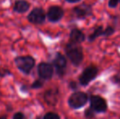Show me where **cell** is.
I'll use <instances>...</instances> for the list:
<instances>
[{
  "instance_id": "1",
  "label": "cell",
  "mask_w": 120,
  "mask_h": 119,
  "mask_svg": "<svg viewBox=\"0 0 120 119\" xmlns=\"http://www.w3.org/2000/svg\"><path fill=\"white\" fill-rule=\"evenodd\" d=\"M65 53L71 63L76 66H78L82 61L83 59L82 49L79 45H78V43H74L72 42L69 43L65 47Z\"/></svg>"
},
{
  "instance_id": "2",
  "label": "cell",
  "mask_w": 120,
  "mask_h": 119,
  "mask_svg": "<svg viewBox=\"0 0 120 119\" xmlns=\"http://www.w3.org/2000/svg\"><path fill=\"white\" fill-rule=\"evenodd\" d=\"M88 100V95L82 91H75L69 97L68 105L74 109H79L87 104Z\"/></svg>"
},
{
  "instance_id": "3",
  "label": "cell",
  "mask_w": 120,
  "mask_h": 119,
  "mask_svg": "<svg viewBox=\"0 0 120 119\" xmlns=\"http://www.w3.org/2000/svg\"><path fill=\"white\" fill-rule=\"evenodd\" d=\"M16 67L25 74H29L35 65V60L32 56H18L15 59Z\"/></svg>"
},
{
  "instance_id": "4",
  "label": "cell",
  "mask_w": 120,
  "mask_h": 119,
  "mask_svg": "<svg viewBox=\"0 0 120 119\" xmlns=\"http://www.w3.org/2000/svg\"><path fill=\"white\" fill-rule=\"evenodd\" d=\"M98 73V69L94 65L86 68L79 77V83L82 86H87L92 80L96 78Z\"/></svg>"
},
{
  "instance_id": "5",
  "label": "cell",
  "mask_w": 120,
  "mask_h": 119,
  "mask_svg": "<svg viewBox=\"0 0 120 119\" xmlns=\"http://www.w3.org/2000/svg\"><path fill=\"white\" fill-rule=\"evenodd\" d=\"M90 104L91 108L96 113H105L108 108L106 100L100 95H92L90 98Z\"/></svg>"
},
{
  "instance_id": "6",
  "label": "cell",
  "mask_w": 120,
  "mask_h": 119,
  "mask_svg": "<svg viewBox=\"0 0 120 119\" xmlns=\"http://www.w3.org/2000/svg\"><path fill=\"white\" fill-rule=\"evenodd\" d=\"M45 19H46V14L44 10L41 7L34 8L28 16L29 21L35 25L43 24L45 21Z\"/></svg>"
},
{
  "instance_id": "7",
  "label": "cell",
  "mask_w": 120,
  "mask_h": 119,
  "mask_svg": "<svg viewBox=\"0 0 120 119\" xmlns=\"http://www.w3.org/2000/svg\"><path fill=\"white\" fill-rule=\"evenodd\" d=\"M38 73L42 79L49 80L53 75V67L46 62H42L38 66Z\"/></svg>"
},
{
  "instance_id": "8",
  "label": "cell",
  "mask_w": 120,
  "mask_h": 119,
  "mask_svg": "<svg viewBox=\"0 0 120 119\" xmlns=\"http://www.w3.org/2000/svg\"><path fill=\"white\" fill-rule=\"evenodd\" d=\"M53 65L55 66L56 69L57 73L60 76H62L65 73V68H66V58L60 53H56L53 60Z\"/></svg>"
},
{
  "instance_id": "9",
  "label": "cell",
  "mask_w": 120,
  "mask_h": 119,
  "mask_svg": "<svg viewBox=\"0 0 120 119\" xmlns=\"http://www.w3.org/2000/svg\"><path fill=\"white\" fill-rule=\"evenodd\" d=\"M48 18L52 22H57L59 21L64 16V11L59 6H52L49 7L48 11Z\"/></svg>"
},
{
  "instance_id": "10",
  "label": "cell",
  "mask_w": 120,
  "mask_h": 119,
  "mask_svg": "<svg viewBox=\"0 0 120 119\" xmlns=\"http://www.w3.org/2000/svg\"><path fill=\"white\" fill-rule=\"evenodd\" d=\"M73 11H74V13L77 17H85V16H87L92 14V7L89 6V5L82 4L80 6L74 7Z\"/></svg>"
},
{
  "instance_id": "11",
  "label": "cell",
  "mask_w": 120,
  "mask_h": 119,
  "mask_svg": "<svg viewBox=\"0 0 120 119\" xmlns=\"http://www.w3.org/2000/svg\"><path fill=\"white\" fill-rule=\"evenodd\" d=\"M70 42L74 43H81L85 40V35L81 30L78 29H74L70 32Z\"/></svg>"
},
{
  "instance_id": "12",
  "label": "cell",
  "mask_w": 120,
  "mask_h": 119,
  "mask_svg": "<svg viewBox=\"0 0 120 119\" xmlns=\"http://www.w3.org/2000/svg\"><path fill=\"white\" fill-rule=\"evenodd\" d=\"M58 91L56 90H48L44 94V100L48 105H55L57 102Z\"/></svg>"
},
{
  "instance_id": "13",
  "label": "cell",
  "mask_w": 120,
  "mask_h": 119,
  "mask_svg": "<svg viewBox=\"0 0 120 119\" xmlns=\"http://www.w3.org/2000/svg\"><path fill=\"white\" fill-rule=\"evenodd\" d=\"M30 3L25 0H18L15 3L13 10L18 13H24L30 9Z\"/></svg>"
},
{
  "instance_id": "14",
  "label": "cell",
  "mask_w": 120,
  "mask_h": 119,
  "mask_svg": "<svg viewBox=\"0 0 120 119\" xmlns=\"http://www.w3.org/2000/svg\"><path fill=\"white\" fill-rule=\"evenodd\" d=\"M104 34V29H103L102 26H99L97 27L96 29H95V30L93 31V33L89 36V41H93L95 40L97 37H100V36H103Z\"/></svg>"
},
{
  "instance_id": "15",
  "label": "cell",
  "mask_w": 120,
  "mask_h": 119,
  "mask_svg": "<svg viewBox=\"0 0 120 119\" xmlns=\"http://www.w3.org/2000/svg\"><path fill=\"white\" fill-rule=\"evenodd\" d=\"M43 119H60V117L58 113H54V112H48L43 117Z\"/></svg>"
},
{
  "instance_id": "16",
  "label": "cell",
  "mask_w": 120,
  "mask_h": 119,
  "mask_svg": "<svg viewBox=\"0 0 120 119\" xmlns=\"http://www.w3.org/2000/svg\"><path fill=\"white\" fill-rule=\"evenodd\" d=\"M95 113L96 112L90 107V108H87V109L85 111L84 115H85V118H87V119H92L95 117Z\"/></svg>"
},
{
  "instance_id": "17",
  "label": "cell",
  "mask_w": 120,
  "mask_h": 119,
  "mask_svg": "<svg viewBox=\"0 0 120 119\" xmlns=\"http://www.w3.org/2000/svg\"><path fill=\"white\" fill-rule=\"evenodd\" d=\"M43 83L41 81V80H36L34 81L31 85V88L33 89H38V88L43 87Z\"/></svg>"
},
{
  "instance_id": "18",
  "label": "cell",
  "mask_w": 120,
  "mask_h": 119,
  "mask_svg": "<svg viewBox=\"0 0 120 119\" xmlns=\"http://www.w3.org/2000/svg\"><path fill=\"white\" fill-rule=\"evenodd\" d=\"M114 28L111 27V26H108V27L104 30V34H103V36H106V37L110 36V35H112L113 33H114Z\"/></svg>"
},
{
  "instance_id": "19",
  "label": "cell",
  "mask_w": 120,
  "mask_h": 119,
  "mask_svg": "<svg viewBox=\"0 0 120 119\" xmlns=\"http://www.w3.org/2000/svg\"><path fill=\"white\" fill-rule=\"evenodd\" d=\"M12 119H25V116L22 112H16L13 114Z\"/></svg>"
},
{
  "instance_id": "20",
  "label": "cell",
  "mask_w": 120,
  "mask_h": 119,
  "mask_svg": "<svg viewBox=\"0 0 120 119\" xmlns=\"http://www.w3.org/2000/svg\"><path fill=\"white\" fill-rule=\"evenodd\" d=\"M119 3L120 4V0H109V7H116Z\"/></svg>"
},
{
  "instance_id": "21",
  "label": "cell",
  "mask_w": 120,
  "mask_h": 119,
  "mask_svg": "<svg viewBox=\"0 0 120 119\" xmlns=\"http://www.w3.org/2000/svg\"><path fill=\"white\" fill-rule=\"evenodd\" d=\"M70 87L73 90H76L77 89V85H76V83L74 82H71L70 83Z\"/></svg>"
},
{
  "instance_id": "22",
  "label": "cell",
  "mask_w": 120,
  "mask_h": 119,
  "mask_svg": "<svg viewBox=\"0 0 120 119\" xmlns=\"http://www.w3.org/2000/svg\"><path fill=\"white\" fill-rule=\"evenodd\" d=\"M68 3H78V2H79L80 0H66Z\"/></svg>"
},
{
  "instance_id": "23",
  "label": "cell",
  "mask_w": 120,
  "mask_h": 119,
  "mask_svg": "<svg viewBox=\"0 0 120 119\" xmlns=\"http://www.w3.org/2000/svg\"><path fill=\"white\" fill-rule=\"evenodd\" d=\"M0 119H8L6 116H0Z\"/></svg>"
},
{
  "instance_id": "24",
  "label": "cell",
  "mask_w": 120,
  "mask_h": 119,
  "mask_svg": "<svg viewBox=\"0 0 120 119\" xmlns=\"http://www.w3.org/2000/svg\"><path fill=\"white\" fill-rule=\"evenodd\" d=\"M37 119H43V118H41L40 117H38V118H37Z\"/></svg>"
}]
</instances>
